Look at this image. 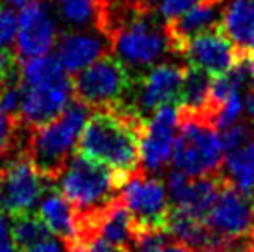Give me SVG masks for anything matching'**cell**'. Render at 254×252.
Returning <instances> with one entry per match:
<instances>
[{"mask_svg": "<svg viewBox=\"0 0 254 252\" xmlns=\"http://www.w3.org/2000/svg\"><path fill=\"white\" fill-rule=\"evenodd\" d=\"M223 0H200L188 11L171 19L167 24V34L171 39V50L182 54L186 43L195 35L215 28L223 19Z\"/></svg>", "mask_w": 254, "mask_h": 252, "instance_id": "cell-14", "label": "cell"}, {"mask_svg": "<svg viewBox=\"0 0 254 252\" xmlns=\"http://www.w3.org/2000/svg\"><path fill=\"white\" fill-rule=\"evenodd\" d=\"M253 137V132L245 123H234V125L226 126L221 130V141H223V148H225V154L230 150L243 147L249 139Z\"/></svg>", "mask_w": 254, "mask_h": 252, "instance_id": "cell-24", "label": "cell"}, {"mask_svg": "<svg viewBox=\"0 0 254 252\" xmlns=\"http://www.w3.org/2000/svg\"><path fill=\"white\" fill-rule=\"evenodd\" d=\"M37 215L43 219L56 238L64 239L67 245L74 252V247L78 243V219L76 211L71 206V202L64 196L62 191L56 188H47L43 193L41 200L37 204Z\"/></svg>", "mask_w": 254, "mask_h": 252, "instance_id": "cell-16", "label": "cell"}, {"mask_svg": "<svg viewBox=\"0 0 254 252\" xmlns=\"http://www.w3.org/2000/svg\"><path fill=\"white\" fill-rule=\"evenodd\" d=\"M15 74H17V72H15L13 54L6 49H0V84L11 80Z\"/></svg>", "mask_w": 254, "mask_h": 252, "instance_id": "cell-27", "label": "cell"}, {"mask_svg": "<svg viewBox=\"0 0 254 252\" xmlns=\"http://www.w3.org/2000/svg\"><path fill=\"white\" fill-rule=\"evenodd\" d=\"M76 252H130V251H125V249H121V247L112 245V243L104 241L102 238H95V239H91V241L84 243Z\"/></svg>", "mask_w": 254, "mask_h": 252, "instance_id": "cell-28", "label": "cell"}, {"mask_svg": "<svg viewBox=\"0 0 254 252\" xmlns=\"http://www.w3.org/2000/svg\"><path fill=\"white\" fill-rule=\"evenodd\" d=\"M186 69L175 63H160L143 72L135 82L134 104H130L141 117L148 119L162 106L175 104L180 98Z\"/></svg>", "mask_w": 254, "mask_h": 252, "instance_id": "cell-11", "label": "cell"}, {"mask_svg": "<svg viewBox=\"0 0 254 252\" xmlns=\"http://www.w3.org/2000/svg\"><path fill=\"white\" fill-rule=\"evenodd\" d=\"M19 19L13 7L7 4H0V49H9L17 39Z\"/></svg>", "mask_w": 254, "mask_h": 252, "instance_id": "cell-23", "label": "cell"}, {"mask_svg": "<svg viewBox=\"0 0 254 252\" xmlns=\"http://www.w3.org/2000/svg\"><path fill=\"white\" fill-rule=\"evenodd\" d=\"M0 252H19L11 239L9 224H7L4 213H0Z\"/></svg>", "mask_w": 254, "mask_h": 252, "instance_id": "cell-29", "label": "cell"}, {"mask_svg": "<svg viewBox=\"0 0 254 252\" xmlns=\"http://www.w3.org/2000/svg\"><path fill=\"white\" fill-rule=\"evenodd\" d=\"M223 171L217 175L206 176H188L182 171H171L167 176L169 202L173 210H180L193 217L204 219L217 200L219 193L228 186Z\"/></svg>", "mask_w": 254, "mask_h": 252, "instance_id": "cell-8", "label": "cell"}, {"mask_svg": "<svg viewBox=\"0 0 254 252\" xmlns=\"http://www.w3.org/2000/svg\"><path fill=\"white\" fill-rule=\"evenodd\" d=\"M89 117L91 108L78 98H72L62 115L28 132L24 152L32 160L37 173L49 184H56L67 161L74 154V147H78L82 130Z\"/></svg>", "mask_w": 254, "mask_h": 252, "instance_id": "cell-2", "label": "cell"}, {"mask_svg": "<svg viewBox=\"0 0 254 252\" xmlns=\"http://www.w3.org/2000/svg\"><path fill=\"white\" fill-rule=\"evenodd\" d=\"M134 78L128 67L117 56L104 54L95 63L74 74V98L91 110L127 104Z\"/></svg>", "mask_w": 254, "mask_h": 252, "instance_id": "cell-5", "label": "cell"}, {"mask_svg": "<svg viewBox=\"0 0 254 252\" xmlns=\"http://www.w3.org/2000/svg\"><path fill=\"white\" fill-rule=\"evenodd\" d=\"M253 117H254V113H253Z\"/></svg>", "mask_w": 254, "mask_h": 252, "instance_id": "cell-32", "label": "cell"}, {"mask_svg": "<svg viewBox=\"0 0 254 252\" xmlns=\"http://www.w3.org/2000/svg\"><path fill=\"white\" fill-rule=\"evenodd\" d=\"M9 232H11V239H13V243L19 252H24L32 245H36V243L52 236V232L47 228V224L43 223V219L37 213H34V211L11 217Z\"/></svg>", "mask_w": 254, "mask_h": 252, "instance_id": "cell-19", "label": "cell"}, {"mask_svg": "<svg viewBox=\"0 0 254 252\" xmlns=\"http://www.w3.org/2000/svg\"><path fill=\"white\" fill-rule=\"evenodd\" d=\"M206 224L212 232L215 243L251 238L254 234V200L251 195L228 184L212 210L206 215ZM213 243V245H215Z\"/></svg>", "mask_w": 254, "mask_h": 252, "instance_id": "cell-7", "label": "cell"}, {"mask_svg": "<svg viewBox=\"0 0 254 252\" xmlns=\"http://www.w3.org/2000/svg\"><path fill=\"white\" fill-rule=\"evenodd\" d=\"M134 252H195L191 247L186 243L178 241L173 238L169 232H162V234H154V236H147L137 241Z\"/></svg>", "mask_w": 254, "mask_h": 252, "instance_id": "cell-21", "label": "cell"}, {"mask_svg": "<svg viewBox=\"0 0 254 252\" xmlns=\"http://www.w3.org/2000/svg\"><path fill=\"white\" fill-rule=\"evenodd\" d=\"M197 2H200V0H158L156 2V9H158V13L162 15V17L171 21V19H175L178 15H182L184 11H188Z\"/></svg>", "mask_w": 254, "mask_h": 252, "instance_id": "cell-25", "label": "cell"}, {"mask_svg": "<svg viewBox=\"0 0 254 252\" xmlns=\"http://www.w3.org/2000/svg\"><path fill=\"white\" fill-rule=\"evenodd\" d=\"M17 56L22 60L50 54L58 41V24L47 0H32L17 13Z\"/></svg>", "mask_w": 254, "mask_h": 252, "instance_id": "cell-9", "label": "cell"}, {"mask_svg": "<svg viewBox=\"0 0 254 252\" xmlns=\"http://www.w3.org/2000/svg\"><path fill=\"white\" fill-rule=\"evenodd\" d=\"M64 76V67H62L60 60L56 56H50V54L24 60L21 69V84L24 87L50 84V82H56Z\"/></svg>", "mask_w": 254, "mask_h": 252, "instance_id": "cell-20", "label": "cell"}, {"mask_svg": "<svg viewBox=\"0 0 254 252\" xmlns=\"http://www.w3.org/2000/svg\"><path fill=\"white\" fill-rule=\"evenodd\" d=\"M106 39L89 32H67L58 39L56 58L64 70L76 74L106 54Z\"/></svg>", "mask_w": 254, "mask_h": 252, "instance_id": "cell-15", "label": "cell"}, {"mask_svg": "<svg viewBox=\"0 0 254 252\" xmlns=\"http://www.w3.org/2000/svg\"><path fill=\"white\" fill-rule=\"evenodd\" d=\"M182 56L193 67H198L210 72L212 76H217L232 69L238 58V49L234 47V43L226 37L223 30L212 28L195 35L193 39L186 43Z\"/></svg>", "mask_w": 254, "mask_h": 252, "instance_id": "cell-13", "label": "cell"}, {"mask_svg": "<svg viewBox=\"0 0 254 252\" xmlns=\"http://www.w3.org/2000/svg\"><path fill=\"white\" fill-rule=\"evenodd\" d=\"M180 112V110H178ZM225 148L217 128L208 121L180 115L173 165L188 176L217 175L223 171Z\"/></svg>", "mask_w": 254, "mask_h": 252, "instance_id": "cell-3", "label": "cell"}, {"mask_svg": "<svg viewBox=\"0 0 254 252\" xmlns=\"http://www.w3.org/2000/svg\"><path fill=\"white\" fill-rule=\"evenodd\" d=\"M72 98H74L72 80L67 76L50 84L24 87L21 115H19L21 123L30 130L47 125L65 112V108L71 104Z\"/></svg>", "mask_w": 254, "mask_h": 252, "instance_id": "cell-12", "label": "cell"}, {"mask_svg": "<svg viewBox=\"0 0 254 252\" xmlns=\"http://www.w3.org/2000/svg\"><path fill=\"white\" fill-rule=\"evenodd\" d=\"M223 175L236 189L254 196V137L243 147L230 150L223 160Z\"/></svg>", "mask_w": 254, "mask_h": 252, "instance_id": "cell-18", "label": "cell"}, {"mask_svg": "<svg viewBox=\"0 0 254 252\" xmlns=\"http://www.w3.org/2000/svg\"><path fill=\"white\" fill-rule=\"evenodd\" d=\"M221 28L238 52L254 54V0H230L223 9Z\"/></svg>", "mask_w": 254, "mask_h": 252, "instance_id": "cell-17", "label": "cell"}, {"mask_svg": "<svg viewBox=\"0 0 254 252\" xmlns=\"http://www.w3.org/2000/svg\"><path fill=\"white\" fill-rule=\"evenodd\" d=\"M24 252H72V251L64 239L52 238V236H50V238L43 239V241H39L36 245H32Z\"/></svg>", "mask_w": 254, "mask_h": 252, "instance_id": "cell-26", "label": "cell"}, {"mask_svg": "<svg viewBox=\"0 0 254 252\" xmlns=\"http://www.w3.org/2000/svg\"><path fill=\"white\" fill-rule=\"evenodd\" d=\"M180 112L178 106L167 104L156 110L145 123L141 139V169L145 173H160L173 158Z\"/></svg>", "mask_w": 254, "mask_h": 252, "instance_id": "cell-10", "label": "cell"}, {"mask_svg": "<svg viewBox=\"0 0 254 252\" xmlns=\"http://www.w3.org/2000/svg\"><path fill=\"white\" fill-rule=\"evenodd\" d=\"M145 123L147 119L128 104L93 110L78 141V152L128 180L141 169Z\"/></svg>", "mask_w": 254, "mask_h": 252, "instance_id": "cell-1", "label": "cell"}, {"mask_svg": "<svg viewBox=\"0 0 254 252\" xmlns=\"http://www.w3.org/2000/svg\"><path fill=\"white\" fill-rule=\"evenodd\" d=\"M251 252H254V236H253V251H251Z\"/></svg>", "mask_w": 254, "mask_h": 252, "instance_id": "cell-31", "label": "cell"}, {"mask_svg": "<svg viewBox=\"0 0 254 252\" xmlns=\"http://www.w3.org/2000/svg\"><path fill=\"white\" fill-rule=\"evenodd\" d=\"M22 128L26 126L21 123V117L0 112V154H7L13 150Z\"/></svg>", "mask_w": 254, "mask_h": 252, "instance_id": "cell-22", "label": "cell"}, {"mask_svg": "<svg viewBox=\"0 0 254 252\" xmlns=\"http://www.w3.org/2000/svg\"><path fill=\"white\" fill-rule=\"evenodd\" d=\"M47 186L28 154H19L0 169V213L11 219L34 211Z\"/></svg>", "mask_w": 254, "mask_h": 252, "instance_id": "cell-6", "label": "cell"}, {"mask_svg": "<svg viewBox=\"0 0 254 252\" xmlns=\"http://www.w3.org/2000/svg\"><path fill=\"white\" fill-rule=\"evenodd\" d=\"M121 198L130 213L137 241L147 236L167 232L171 202L160 178L145 173L143 169L135 171L121 189Z\"/></svg>", "mask_w": 254, "mask_h": 252, "instance_id": "cell-4", "label": "cell"}, {"mask_svg": "<svg viewBox=\"0 0 254 252\" xmlns=\"http://www.w3.org/2000/svg\"><path fill=\"white\" fill-rule=\"evenodd\" d=\"M32 0H6V4L7 6H11V7H19L21 9L22 6H26V4H30Z\"/></svg>", "mask_w": 254, "mask_h": 252, "instance_id": "cell-30", "label": "cell"}]
</instances>
